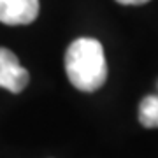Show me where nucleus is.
<instances>
[{
  "label": "nucleus",
  "instance_id": "20e7f679",
  "mask_svg": "<svg viewBox=\"0 0 158 158\" xmlns=\"http://www.w3.org/2000/svg\"><path fill=\"white\" fill-rule=\"evenodd\" d=\"M139 121L146 128H158V95L144 97L141 100Z\"/></svg>",
  "mask_w": 158,
  "mask_h": 158
},
{
  "label": "nucleus",
  "instance_id": "f03ea898",
  "mask_svg": "<svg viewBox=\"0 0 158 158\" xmlns=\"http://www.w3.org/2000/svg\"><path fill=\"white\" fill-rule=\"evenodd\" d=\"M28 70L21 67L18 56L7 48H0V88L19 93L28 85Z\"/></svg>",
  "mask_w": 158,
  "mask_h": 158
},
{
  "label": "nucleus",
  "instance_id": "7ed1b4c3",
  "mask_svg": "<svg viewBox=\"0 0 158 158\" xmlns=\"http://www.w3.org/2000/svg\"><path fill=\"white\" fill-rule=\"evenodd\" d=\"M39 16V0H0V21L6 25H30Z\"/></svg>",
  "mask_w": 158,
  "mask_h": 158
},
{
  "label": "nucleus",
  "instance_id": "f257e3e1",
  "mask_svg": "<svg viewBox=\"0 0 158 158\" xmlns=\"http://www.w3.org/2000/svg\"><path fill=\"white\" fill-rule=\"evenodd\" d=\"M65 72L74 88L79 91L98 90L107 79V63L104 48L97 39L81 37L67 48Z\"/></svg>",
  "mask_w": 158,
  "mask_h": 158
},
{
  "label": "nucleus",
  "instance_id": "39448f33",
  "mask_svg": "<svg viewBox=\"0 0 158 158\" xmlns=\"http://www.w3.org/2000/svg\"><path fill=\"white\" fill-rule=\"evenodd\" d=\"M118 4L121 6H142V4H146L149 0H116Z\"/></svg>",
  "mask_w": 158,
  "mask_h": 158
}]
</instances>
